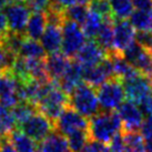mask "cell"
Listing matches in <instances>:
<instances>
[{"label": "cell", "mask_w": 152, "mask_h": 152, "mask_svg": "<svg viewBox=\"0 0 152 152\" xmlns=\"http://www.w3.org/2000/svg\"><path fill=\"white\" fill-rule=\"evenodd\" d=\"M48 25V18L46 11H34L30 15L29 21L25 30V36L27 38L39 40L42 36L43 31Z\"/></svg>", "instance_id": "19"}, {"label": "cell", "mask_w": 152, "mask_h": 152, "mask_svg": "<svg viewBox=\"0 0 152 152\" xmlns=\"http://www.w3.org/2000/svg\"><path fill=\"white\" fill-rule=\"evenodd\" d=\"M135 10H149L152 8V0H131Z\"/></svg>", "instance_id": "38"}, {"label": "cell", "mask_w": 152, "mask_h": 152, "mask_svg": "<svg viewBox=\"0 0 152 152\" xmlns=\"http://www.w3.org/2000/svg\"><path fill=\"white\" fill-rule=\"evenodd\" d=\"M130 22L137 31L152 34V8L149 10H134L130 16Z\"/></svg>", "instance_id": "22"}, {"label": "cell", "mask_w": 152, "mask_h": 152, "mask_svg": "<svg viewBox=\"0 0 152 152\" xmlns=\"http://www.w3.org/2000/svg\"><path fill=\"white\" fill-rule=\"evenodd\" d=\"M64 23V22H62ZM62 23L48 21L46 29L40 38V43L48 55L56 53L61 50L62 45Z\"/></svg>", "instance_id": "15"}, {"label": "cell", "mask_w": 152, "mask_h": 152, "mask_svg": "<svg viewBox=\"0 0 152 152\" xmlns=\"http://www.w3.org/2000/svg\"><path fill=\"white\" fill-rule=\"evenodd\" d=\"M50 6L56 7V8H61V7L59 6V0H50Z\"/></svg>", "instance_id": "42"}, {"label": "cell", "mask_w": 152, "mask_h": 152, "mask_svg": "<svg viewBox=\"0 0 152 152\" xmlns=\"http://www.w3.org/2000/svg\"><path fill=\"white\" fill-rule=\"evenodd\" d=\"M88 131L91 140L108 144L114 135L122 132L120 115L115 111L98 112L90 118Z\"/></svg>", "instance_id": "1"}, {"label": "cell", "mask_w": 152, "mask_h": 152, "mask_svg": "<svg viewBox=\"0 0 152 152\" xmlns=\"http://www.w3.org/2000/svg\"><path fill=\"white\" fill-rule=\"evenodd\" d=\"M110 152H124L126 151V141H124V135L122 132L115 134L112 138V140L109 143Z\"/></svg>", "instance_id": "32"}, {"label": "cell", "mask_w": 152, "mask_h": 152, "mask_svg": "<svg viewBox=\"0 0 152 152\" xmlns=\"http://www.w3.org/2000/svg\"><path fill=\"white\" fill-rule=\"evenodd\" d=\"M0 152H17L8 137L0 138Z\"/></svg>", "instance_id": "37"}, {"label": "cell", "mask_w": 152, "mask_h": 152, "mask_svg": "<svg viewBox=\"0 0 152 152\" xmlns=\"http://www.w3.org/2000/svg\"><path fill=\"white\" fill-rule=\"evenodd\" d=\"M111 15L114 20H122L130 18L133 12V4L131 0H109Z\"/></svg>", "instance_id": "25"}, {"label": "cell", "mask_w": 152, "mask_h": 152, "mask_svg": "<svg viewBox=\"0 0 152 152\" xmlns=\"http://www.w3.org/2000/svg\"><path fill=\"white\" fill-rule=\"evenodd\" d=\"M89 6L91 10L101 15L103 18L112 17L111 15V8H110L109 0H90Z\"/></svg>", "instance_id": "31"}, {"label": "cell", "mask_w": 152, "mask_h": 152, "mask_svg": "<svg viewBox=\"0 0 152 152\" xmlns=\"http://www.w3.org/2000/svg\"><path fill=\"white\" fill-rule=\"evenodd\" d=\"M82 152H110V149L108 144L90 139Z\"/></svg>", "instance_id": "34"}, {"label": "cell", "mask_w": 152, "mask_h": 152, "mask_svg": "<svg viewBox=\"0 0 152 152\" xmlns=\"http://www.w3.org/2000/svg\"><path fill=\"white\" fill-rule=\"evenodd\" d=\"M69 106V96L60 88L57 81L51 80L49 88L37 104V109L55 122Z\"/></svg>", "instance_id": "2"}, {"label": "cell", "mask_w": 152, "mask_h": 152, "mask_svg": "<svg viewBox=\"0 0 152 152\" xmlns=\"http://www.w3.org/2000/svg\"><path fill=\"white\" fill-rule=\"evenodd\" d=\"M140 107H141V110L143 111V113L152 114V92L150 93V96L148 97V99H147Z\"/></svg>", "instance_id": "40"}, {"label": "cell", "mask_w": 152, "mask_h": 152, "mask_svg": "<svg viewBox=\"0 0 152 152\" xmlns=\"http://www.w3.org/2000/svg\"><path fill=\"white\" fill-rule=\"evenodd\" d=\"M98 100L103 111H114L119 109L126 99L123 82L118 78H111L97 90Z\"/></svg>", "instance_id": "4"}, {"label": "cell", "mask_w": 152, "mask_h": 152, "mask_svg": "<svg viewBox=\"0 0 152 152\" xmlns=\"http://www.w3.org/2000/svg\"><path fill=\"white\" fill-rule=\"evenodd\" d=\"M38 152H70V149L66 135L52 131L48 137L40 141Z\"/></svg>", "instance_id": "18"}, {"label": "cell", "mask_w": 152, "mask_h": 152, "mask_svg": "<svg viewBox=\"0 0 152 152\" xmlns=\"http://www.w3.org/2000/svg\"><path fill=\"white\" fill-rule=\"evenodd\" d=\"M108 56L109 53L103 50L96 40L90 39L86 41V43L77 53L76 60L83 67H92L102 62L108 58Z\"/></svg>", "instance_id": "14"}, {"label": "cell", "mask_w": 152, "mask_h": 152, "mask_svg": "<svg viewBox=\"0 0 152 152\" xmlns=\"http://www.w3.org/2000/svg\"><path fill=\"white\" fill-rule=\"evenodd\" d=\"M118 113L122 122V132H135L140 130L144 120V113L138 104L131 101L123 102L119 107Z\"/></svg>", "instance_id": "12"}, {"label": "cell", "mask_w": 152, "mask_h": 152, "mask_svg": "<svg viewBox=\"0 0 152 152\" xmlns=\"http://www.w3.org/2000/svg\"><path fill=\"white\" fill-rule=\"evenodd\" d=\"M37 110H38L37 107L34 106V104H32V103H30V102L20 101L19 103H17L12 108V114L15 120H16L17 126L23 123L31 115H34L37 112Z\"/></svg>", "instance_id": "28"}, {"label": "cell", "mask_w": 152, "mask_h": 152, "mask_svg": "<svg viewBox=\"0 0 152 152\" xmlns=\"http://www.w3.org/2000/svg\"><path fill=\"white\" fill-rule=\"evenodd\" d=\"M69 106L85 118H92L100 110L97 91L87 83H80L69 96Z\"/></svg>", "instance_id": "3"}, {"label": "cell", "mask_w": 152, "mask_h": 152, "mask_svg": "<svg viewBox=\"0 0 152 152\" xmlns=\"http://www.w3.org/2000/svg\"><path fill=\"white\" fill-rule=\"evenodd\" d=\"M1 77H2V72H0V80H1Z\"/></svg>", "instance_id": "45"}, {"label": "cell", "mask_w": 152, "mask_h": 152, "mask_svg": "<svg viewBox=\"0 0 152 152\" xmlns=\"http://www.w3.org/2000/svg\"><path fill=\"white\" fill-rule=\"evenodd\" d=\"M122 82L128 101L133 102L138 106H141L152 92L151 79L140 72Z\"/></svg>", "instance_id": "6"}, {"label": "cell", "mask_w": 152, "mask_h": 152, "mask_svg": "<svg viewBox=\"0 0 152 152\" xmlns=\"http://www.w3.org/2000/svg\"><path fill=\"white\" fill-rule=\"evenodd\" d=\"M151 81H152V79H151Z\"/></svg>", "instance_id": "46"}, {"label": "cell", "mask_w": 152, "mask_h": 152, "mask_svg": "<svg viewBox=\"0 0 152 152\" xmlns=\"http://www.w3.org/2000/svg\"><path fill=\"white\" fill-rule=\"evenodd\" d=\"M18 1H21V0H7V2L11 4V2H18Z\"/></svg>", "instance_id": "44"}, {"label": "cell", "mask_w": 152, "mask_h": 152, "mask_svg": "<svg viewBox=\"0 0 152 152\" xmlns=\"http://www.w3.org/2000/svg\"><path fill=\"white\" fill-rule=\"evenodd\" d=\"M34 11H47L50 6V0H21Z\"/></svg>", "instance_id": "33"}, {"label": "cell", "mask_w": 152, "mask_h": 152, "mask_svg": "<svg viewBox=\"0 0 152 152\" xmlns=\"http://www.w3.org/2000/svg\"><path fill=\"white\" fill-rule=\"evenodd\" d=\"M55 129L61 134L68 137L76 131L88 130L89 121L71 107H67L55 121Z\"/></svg>", "instance_id": "9"}, {"label": "cell", "mask_w": 152, "mask_h": 152, "mask_svg": "<svg viewBox=\"0 0 152 152\" xmlns=\"http://www.w3.org/2000/svg\"><path fill=\"white\" fill-rule=\"evenodd\" d=\"M113 25H114L113 18L112 17L104 18L101 28L99 30L98 34L96 36V41L108 53L113 52Z\"/></svg>", "instance_id": "20"}, {"label": "cell", "mask_w": 152, "mask_h": 152, "mask_svg": "<svg viewBox=\"0 0 152 152\" xmlns=\"http://www.w3.org/2000/svg\"><path fill=\"white\" fill-rule=\"evenodd\" d=\"M7 6V0H0V9L4 8Z\"/></svg>", "instance_id": "43"}, {"label": "cell", "mask_w": 152, "mask_h": 152, "mask_svg": "<svg viewBox=\"0 0 152 152\" xmlns=\"http://www.w3.org/2000/svg\"><path fill=\"white\" fill-rule=\"evenodd\" d=\"M82 81H83V66L79 64L77 60H73L70 61L64 76L58 81V85L68 96H70L72 91L80 83H82Z\"/></svg>", "instance_id": "16"}, {"label": "cell", "mask_w": 152, "mask_h": 152, "mask_svg": "<svg viewBox=\"0 0 152 152\" xmlns=\"http://www.w3.org/2000/svg\"><path fill=\"white\" fill-rule=\"evenodd\" d=\"M90 134L88 130L76 131L71 134L68 135V144L71 152H82L85 150L86 145L90 141Z\"/></svg>", "instance_id": "27"}, {"label": "cell", "mask_w": 152, "mask_h": 152, "mask_svg": "<svg viewBox=\"0 0 152 152\" xmlns=\"http://www.w3.org/2000/svg\"><path fill=\"white\" fill-rule=\"evenodd\" d=\"M90 0H59V6L62 9L73 4H89Z\"/></svg>", "instance_id": "39"}, {"label": "cell", "mask_w": 152, "mask_h": 152, "mask_svg": "<svg viewBox=\"0 0 152 152\" xmlns=\"http://www.w3.org/2000/svg\"><path fill=\"white\" fill-rule=\"evenodd\" d=\"M122 56L140 73L152 79V51L149 48L134 41L123 51Z\"/></svg>", "instance_id": "7"}, {"label": "cell", "mask_w": 152, "mask_h": 152, "mask_svg": "<svg viewBox=\"0 0 152 152\" xmlns=\"http://www.w3.org/2000/svg\"><path fill=\"white\" fill-rule=\"evenodd\" d=\"M16 124L12 110L0 104V138L8 137L15 130Z\"/></svg>", "instance_id": "26"}, {"label": "cell", "mask_w": 152, "mask_h": 152, "mask_svg": "<svg viewBox=\"0 0 152 152\" xmlns=\"http://www.w3.org/2000/svg\"><path fill=\"white\" fill-rule=\"evenodd\" d=\"M17 57L18 56L13 55L9 50H7L4 43L0 41V72L9 71Z\"/></svg>", "instance_id": "30"}, {"label": "cell", "mask_w": 152, "mask_h": 152, "mask_svg": "<svg viewBox=\"0 0 152 152\" xmlns=\"http://www.w3.org/2000/svg\"><path fill=\"white\" fill-rule=\"evenodd\" d=\"M88 11L89 9L87 8V4H73V6L64 9V19L82 25L87 17Z\"/></svg>", "instance_id": "29"}, {"label": "cell", "mask_w": 152, "mask_h": 152, "mask_svg": "<svg viewBox=\"0 0 152 152\" xmlns=\"http://www.w3.org/2000/svg\"><path fill=\"white\" fill-rule=\"evenodd\" d=\"M8 139L10 140L17 152H38L37 141L25 134L19 129H15L8 135Z\"/></svg>", "instance_id": "21"}, {"label": "cell", "mask_w": 152, "mask_h": 152, "mask_svg": "<svg viewBox=\"0 0 152 152\" xmlns=\"http://www.w3.org/2000/svg\"><path fill=\"white\" fill-rule=\"evenodd\" d=\"M87 41L85 32L79 23L64 19L62 23V45L61 50L66 57L73 58Z\"/></svg>", "instance_id": "5"}, {"label": "cell", "mask_w": 152, "mask_h": 152, "mask_svg": "<svg viewBox=\"0 0 152 152\" xmlns=\"http://www.w3.org/2000/svg\"><path fill=\"white\" fill-rule=\"evenodd\" d=\"M140 133L144 139L152 138V114H148V117L144 118L142 126L140 128Z\"/></svg>", "instance_id": "35"}, {"label": "cell", "mask_w": 152, "mask_h": 152, "mask_svg": "<svg viewBox=\"0 0 152 152\" xmlns=\"http://www.w3.org/2000/svg\"><path fill=\"white\" fill-rule=\"evenodd\" d=\"M137 41V30L127 19L114 20L113 25V51L122 53Z\"/></svg>", "instance_id": "11"}, {"label": "cell", "mask_w": 152, "mask_h": 152, "mask_svg": "<svg viewBox=\"0 0 152 152\" xmlns=\"http://www.w3.org/2000/svg\"><path fill=\"white\" fill-rule=\"evenodd\" d=\"M103 19L104 18L102 17L101 15H99L96 11L89 9L88 13H87V17H86L85 21L82 23V30H83V32H85L87 38H96V36L98 34L102 23H103Z\"/></svg>", "instance_id": "24"}, {"label": "cell", "mask_w": 152, "mask_h": 152, "mask_svg": "<svg viewBox=\"0 0 152 152\" xmlns=\"http://www.w3.org/2000/svg\"><path fill=\"white\" fill-rule=\"evenodd\" d=\"M113 77V69L111 66L109 56L99 64L92 67H83V81L93 88L100 87L102 83H104Z\"/></svg>", "instance_id": "13"}, {"label": "cell", "mask_w": 152, "mask_h": 152, "mask_svg": "<svg viewBox=\"0 0 152 152\" xmlns=\"http://www.w3.org/2000/svg\"><path fill=\"white\" fill-rule=\"evenodd\" d=\"M31 9L23 2H11L4 7V15L7 18L9 31L15 34H23L29 21Z\"/></svg>", "instance_id": "10"}, {"label": "cell", "mask_w": 152, "mask_h": 152, "mask_svg": "<svg viewBox=\"0 0 152 152\" xmlns=\"http://www.w3.org/2000/svg\"><path fill=\"white\" fill-rule=\"evenodd\" d=\"M18 129L34 141H41L55 130V122L41 112H36L23 123L19 124Z\"/></svg>", "instance_id": "8"}, {"label": "cell", "mask_w": 152, "mask_h": 152, "mask_svg": "<svg viewBox=\"0 0 152 152\" xmlns=\"http://www.w3.org/2000/svg\"><path fill=\"white\" fill-rule=\"evenodd\" d=\"M144 147H145V152H152V138L145 139V141H144Z\"/></svg>", "instance_id": "41"}, {"label": "cell", "mask_w": 152, "mask_h": 152, "mask_svg": "<svg viewBox=\"0 0 152 152\" xmlns=\"http://www.w3.org/2000/svg\"><path fill=\"white\" fill-rule=\"evenodd\" d=\"M46 53L47 52L41 46V43L38 42V40L25 37L18 56L22 58H30V59H45Z\"/></svg>", "instance_id": "23"}, {"label": "cell", "mask_w": 152, "mask_h": 152, "mask_svg": "<svg viewBox=\"0 0 152 152\" xmlns=\"http://www.w3.org/2000/svg\"><path fill=\"white\" fill-rule=\"evenodd\" d=\"M9 34V27L4 12L0 9V41Z\"/></svg>", "instance_id": "36"}, {"label": "cell", "mask_w": 152, "mask_h": 152, "mask_svg": "<svg viewBox=\"0 0 152 152\" xmlns=\"http://www.w3.org/2000/svg\"><path fill=\"white\" fill-rule=\"evenodd\" d=\"M45 61H46L47 73L49 76V79L57 81V82L64 76V73L66 72L68 66L70 64L69 58L60 52L48 55Z\"/></svg>", "instance_id": "17"}]
</instances>
